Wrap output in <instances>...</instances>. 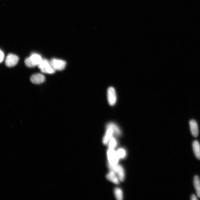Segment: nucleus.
<instances>
[{"label":"nucleus","mask_w":200,"mask_h":200,"mask_svg":"<svg viewBox=\"0 0 200 200\" xmlns=\"http://www.w3.org/2000/svg\"><path fill=\"white\" fill-rule=\"evenodd\" d=\"M43 59L41 56L37 54H32L31 56L26 59L25 60V65L28 67H34L39 65Z\"/></svg>","instance_id":"obj_1"},{"label":"nucleus","mask_w":200,"mask_h":200,"mask_svg":"<svg viewBox=\"0 0 200 200\" xmlns=\"http://www.w3.org/2000/svg\"><path fill=\"white\" fill-rule=\"evenodd\" d=\"M38 66L41 71L44 73L52 74L54 73L56 71L52 66L50 62L47 59H42Z\"/></svg>","instance_id":"obj_2"},{"label":"nucleus","mask_w":200,"mask_h":200,"mask_svg":"<svg viewBox=\"0 0 200 200\" xmlns=\"http://www.w3.org/2000/svg\"><path fill=\"white\" fill-rule=\"evenodd\" d=\"M109 168L111 171L114 172L118 175L119 179L121 181H124L125 178V172L124 168L120 165H112L109 163Z\"/></svg>","instance_id":"obj_3"},{"label":"nucleus","mask_w":200,"mask_h":200,"mask_svg":"<svg viewBox=\"0 0 200 200\" xmlns=\"http://www.w3.org/2000/svg\"><path fill=\"white\" fill-rule=\"evenodd\" d=\"M107 98L109 104L114 106L117 102V95L115 90L112 87L109 88L107 90Z\"/></svg>","instance_id":"obj_4"},{"label":"nucleus","mask_w":200,"mask_h":200,"mask_svg":"<svg viewBox=\"0 0 200 200\" xmlns=\"http://www.w3.org/2000/svg\"><path fill=\"white\" fill-rule=\"evenodd\" d=\"M19 58L15 54H10L6 58L5 63L8 67H13L17 65L19 61Z\"/></svg>","instance_id":"obj_5"},{"label":"nucleus","mask_w":200,"mask_h":200,"mask_svg":"<svg viewBox=\"0 0 200 200\" xmlns=\"http://www.w3.org/2000/svg\"><path fill=\"white\" fill-rule=\"evenodd\" d=\"M50 63L54 69L58 70H62L64 69L66 63L64 60L54 58L50 60Z\"/></svg>","instance_id":"obj_6"},{"label":"nucleus","mask_w":200,"mask_h":200,"mask_svg":"<svg viewBox=\"0 0 200 200\" xmlns=\"http://www.w3.org/2000/svg\"><path fill=\"white\" fill-rule=\"evenodd\" d=\"M109 163L112 165L117 164L119 157L117 153L114 149H110L107 152Z\"/></svg>","instance_id":"obj_7"},{"label":"nucleus","mask_w":200,"mask_h":200,"mask_svg":"<svg viewBox=\"0 0 200 200\" xmlns=\"http://www.w3.org/2000/svg\"><path fill=\"white\" fill-rule=\"evenodd\" d=\"M31 82L34 84L43 83L45 80V77L42 74H36L32 75L30 78Z\"/></svg>","instance_id":"obj_8"},{"label":"nucleus","mask_w":200,"mask_h":200,"mask_svg":"<svg viewBox=\"0 0 200 200\" xmlns=\"http://www.w3.org/2000/svg\"><path fill=\"white\" fill-rule=\"evenodd\" d=\"M189 125L192 135L195 138L197 137L199 135V129L197 122L194 120H191L189 121Z\"/></svg>","instance_id":"obj_9"},{"label":"nucleus","mask_w":200,"mask_h":200,"mask_svg":"<svg viewBox=\"0 0 200 200\" xmlns=\"http://www.w3.org/2000/svg\"><path fill=\"white\" fill-rule=\"evenodd\" d=\"M192 147L196 158L198 160H200V145L198 141H193L192 143Z\"/></svg>","instance_id":"obj_10"},{"label":"nucleus","mask_w":200,"mask_h":200,"mask_svg":"<svg viewBox=\"0 0 200 200\" xmlns=\"http://www.w3.org/2000/svg\"><path fill=\"white\" fill-rule=\"evenodd\" d=\"M106 177L109 181L116 184H119L120 183L118 178L117 177L114 172L111 171L110 172L108 173L106 176Z\"/></svg>","instance_id":"obj_11"},{"label":"nucleus","mask_w":200,"mask_h":200,"mask_svg":"<svg viewBox=\"0 0 200 200\" xmlns=\"http://www.w3.org/2000/svg\"><path fill=\"white\" fill-rule=\"evenodd\" d=\"M193 184L197 197H200V179L197 175L194 177Z\"/></svg>","instance_id":"obj_12"},{"label":"nucleus","mask_w":200,"mask_h":200,"mask_svg":"<svg viewBox=\"0 0 200 200\" xmlns=\"http://www.w3.org/2000/svg\"><path fill=\"white\" fill-rule=\"evenodd\" d=\"M114 132L112 129H107V131L103 139V142L104 145H106L112 137L113 133Z\"/></svg>","instance_id":"obj_13"},{"label":"nucleus","mask_w":200,"mask_h":200,"mask_svg":"<svg viewBox=\"0 0 200 200\" xmlns=\"http://www.w3.org/2000/svg\"><path fill=\"white\" fill-rule=\"evenodd\" d=\"M107 129L110 128L112 129L113 132L115 134L118 135H120L121 134V132L120 128L117 126V125L114 123H109L106 126Z\"/></svg>","instance_id":"obj_14"},{"label":"nucleus","mask_w":200,"mask_h":200,"mask_svg":"<svg viewBox=\"0 0 200 200\" xmlns=\"http://www.w3.org/2000/svg\"><path fill=\"white\" fill-rule=\"evenodd\" d=\"M115 195L117 199L118 200H122L123 199V193L122 190L119 188H116L115 190Z\"/></svg>","instance_id":"obj_15"},{"label":"nucleus","mask_w":200,"mask_h":200,"mask_svg":"<svg viewBox=\"0 0 200 200\" xmlns=\"http://www.w3.org/2000/svg\"><path fill=\"white\" fill-rule=\"evenodd\" d=\"M117 145V142L116 139L114 138L110 139V143H109V148L110 149H114Z\"/></svg>","instance_id":"obj_16"},{"label":"nucleus","mask_w":200,"mask_h":200,"mask_svg":"<svg viewBox=\"0 0 200 200\" xmlns=\"http://www.w3.org/2000/svg\"><path fill=\"white\" fill-rule=\"evenodd\" d=\"M117 153L119 158H124L126 156V152L124 149H119Z\"/></svg>","instance_id":"obj_17"},{"label":"nucleus","mask_w":200,"mask_h":200,"mask_svg":"<svg viewBox=\"0 0 200 200\" xmlns=\"http://www.w3.org/2000/svg\"><path fill=\"white\" fill-rule=\"evenodd\" d=\"M5 55L3 52L0 49V63H1L4 59Z\"/></svg>","instance_id":"obj_18"},{"label":"nucleus","mask_w":200,"mask_h":200,"mask_svg":"<svg viewBox=\"0 0 200 200\" xmlns=\"http://www.w3.org/2000/svg\"><path fill=\"white\" fill-rule=\"evenodd\" d=\"M191 199L192 200H197V198L195 195L193 194L191 196Z\"/></svg>","instance_id":"obj_19"}]
</instances>
